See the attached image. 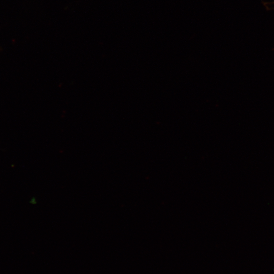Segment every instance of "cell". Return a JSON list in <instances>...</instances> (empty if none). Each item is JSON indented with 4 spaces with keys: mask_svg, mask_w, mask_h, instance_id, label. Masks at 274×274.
<instances>
[]
</instances>
